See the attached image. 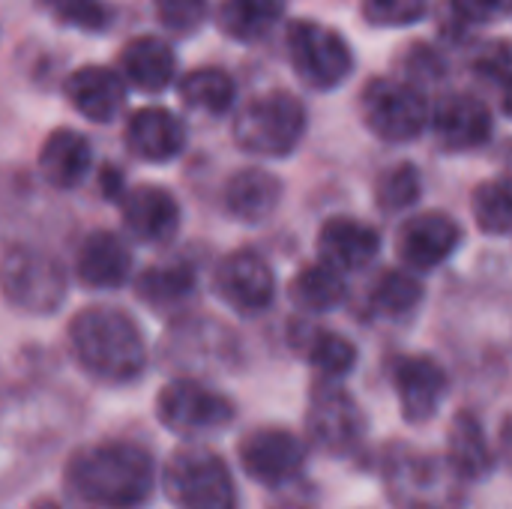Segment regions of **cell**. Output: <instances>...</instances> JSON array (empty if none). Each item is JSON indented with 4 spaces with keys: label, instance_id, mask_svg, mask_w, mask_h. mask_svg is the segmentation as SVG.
Wrapping results in <instances>:
<instances>
[{
    "label": "cell",
    "instance_id": "obj_2",
    "mask_svg": "<svg viewBox=\"0 0 512 509\" xmlns=\"http://www.w3.org/2000/svg\"><path fill=\"white\" fill-rule=\"evenodd\" d=\"M75 363L99 384L123 387L144 375L147 345L138 324L117 306H87L69 321Z\"/></svg>",
    "mask_w": 512,
    "mask_h": 509
},
{
    "label": "cell",
    "instance_id": "obj_11",
    "mask_svg": "<svg viewBox=\"0 0 512 509\" xmlns=\"http://www.w3.org/2000/svg\"><path fill=\"white\" fill-rule=\"evenodd\" d=\"M237 456L249 480L264 489H285L300 480L309 459V447L291 429L261 426L243 435Z\"/></svg>",
    "mask_w": 512,
    "mask_h": 509
},
{
    "label": "cell",
    "instance_id": "obj_23",
    "mask_svg": "<svg viewBox=\"0 0 512 509\" xmlns=\"http://www.w3.org/2000/svg\"><path fill=\"white\" fill-rule=\"evenodd\" d=\"M288 342L321 378L342 381L357 366V345L348 336L312 321H294L288 330Z\"/></svg>",
    "mask_w": 512,
    "mask_h": 509
},
{
    "label": "cell",
    "instance_id": "obj_26",
    "mask_svg": "<svg viewBox=\"0 0 512 509\" xmlns=\"http://www.w3.org/2000/svg\"><path fill=\"white\" fill-rule=\"evenodd\" d=\"M282 12L285 0H222L216 24L237 42H258L279 24Z\"/></svg>",
    "mask_w": 512,
    "mask_h": 509
},
{
    "label": "cell",
    "instance_id": "obj_25",
    "mask_svg": "<svg viewBox=\"0 0 512 509\" xmlns=\"http://www.w3.org/2000/svg\"><path fill=\"white\" fill-rule=\"evenodd\" d=\"M93 165L90 141L75 129H54L39 150V174L54 189H75Z\"/></svg>",
    "mask_w": 512,
    "mask_h": 509
},
{
    "label": "cell",
    "instance_id": "obj_29",
    "mask_svg": "<svg viewBox=\"0 0 512 509\" xmlns=\"http://www.w3.org/2000/svg\"><path fill=\"white\" fill-rule=\"evenodd\" d=\"M183 102L195 111H204V114H225L234 99H237V84L234 78L219 69V66H204V69H192L189 75L180 78L177 84Z\"/></svg>",
    "mask_w": 512,
    "mask_h": 509
},
{
    "label": "cell",
    "instance_id": "obj_20",
    "mask_svg": "<svg viewBox=\"0 0 512 509\" xmlns=\"http://www.w3.org/2000/svg\"><path fill=\"white\" fill-rule=\"evenodd\" d=\"M63 93L69 99V105L90 123H108L120 114L123 102H126V84L120 78V72L105 69V66H81L75 69L66 84Z\"/></svg>",
    "mask_w": 512,
    "mask_h": 509
},
{
    "label": "cell",
    "instance_id": "obj_6",
    "mask_svg": "<svg viewBox=\"0 0 512 509\" xmlns=\"http://www.w3.org/2000/svg\"><path fill=\"white\" fill-rule=\"evenodd\" d=\"M0 294L24 315H51L66 300V270L45 249L12 246L0 258Z\"/></svg>",
    "mask_w": 512,
    "mask_h": 509
},
{
    "label": "cell",
    "instance_id": "obj_22",
    "mask_svg": "<svg viewBox=\"0 0 512 509\" xmlns=\"http://www.w3.org/2000/svg\"><path fill=\"white\" fill-rule=\"evenodd\" d=\"M447 465L462 483H483L495 474L498 459L486 438V429L474 411H459L447 432Z\"/></svg>",
    "mask_w": 512,
    "mask_h": 509
},
{
    "label": "cell",
    "instance_id": "obj_35",
    "mask_svg": "<svg viewBox=\"0 0 512 509\" xmlns=\"http://www.w3.org/2000/svg\"><path fill=\"white\" fill-rule=\"evenodd\" d=\"M42 6L69 27L81 30H102L108 24V9L102 0H42Z\"/></svg>",
    "mask_w": 512,
    "mask_h": 509
},
{
    "label": "cell",
    "instance_id": "obj_1",
    "mask_svg": "<svg viewBox=\"0 0 512 509\" xmlns=\"http://www.w3.org/2000/svg\"><path fill=\"white\" fill-rule=\"evenodd\" d=\"M153 492L156 462L135 441L84 444L63 465V495L75 509H144Z\"/></svg>",
    "mask_w": 512,
    "mask_h": 509
},
{
    "label": "cell",
    "instance_id": "obj_18",
    "mask_svg": "<svg viewBox=\"0 0 512 509\" xmlns=\"http://www.w3.org/2000/svg\"><path fill=\"white\" fill-rule=\"evenodd\" d=\"M132 252L114 231H90L75 252V276L93 291H114L129 282Z\"/></svg>",
    "mask_w": 512,
    "mask_h": 509
},
{
    "label": "cell",
    "instance_id": "obj_31",
    "mask_svg": "<svg viewBox=\"0 0 512 509\" xmlns=\"http://www.w3.org/2000/svg\"><path fill=\"white\" fill-rule=\"evenodd\" d=\"M512 195L510 180L498 177V180H486L477 186L474 192V219L480 225L483 234L489 237H507L512 228Z\"/></svg>",
    "mask_w": 512,
    "mask_h": 509
},
{
    "label": "cell",
    "instance_id": "obj_15",
    "mask_svg": "<svg viewBox=\"0 0 512 509\" xmlns=\"http://www.w3.org/2000/svg\"><path fill=\"white\" fill-rule=\"evenodd\" d=\"M393 387L399 396V408L402 417L414 426L429 423L444 396H447V372L435 357L426 354H408V357H396L393 363Z\"/></svg>",
    "mask_w": 512,
    "mask_h": 509
},
{
    "label": "cell",
    "instance_id": "obj_28",
    "mask_svg": "<svg viewBox=\"0 0 512 509\" xmlns=\"http://www.w3.org/2000/svg\"><path fill=\"white\" fill-rule=\"evenodd\" d=\"M345 294H348L345 273H339L336 267H330L324 261L303 267L291 279V300L300 312H309V315L336 309L345 300Z\"/></svg>",
    "mask_w": 512,
    "mask_h": 509
},
{
    "label": "cell",
    "instance_id": "obj_36",
    "mask_svg": "<svg viewBox=\"0 0 512 509\" xmlns=\"http://www.w3.org/2000/svg\"><path fill=\"white\" fill-rule=\"evenodd\" d=\"M512 0H450L453 15L462 24H495L510 15Z\"/></svg>",
    "mask_w": 512,
    "mask_h": 509
},
{
    "label": "cell",
    "instance_id": "obj_33",
    "mask_svg": "<svg viewBox=\"0 0 512 509\" xmlns=\"http://www.w3.org/2000/svg\"><path fill=\"white\" fill-rule=\"evenodd\" d=\"M429 9V0H360V12L375 27L417 24Z\"/></svg>",
    "mask_w": 512,
    "mask_h": 509
},
{
    "label": "cell",
    "instance_id": "obj_37",
    "mask_svg": "<svg viewBox=\"0 0 512 509\" xmlns=\"http://www.w3.org/2000/svg\"><path fill=\"white\" fill-rule=\"evenodd\" d=\"M27 509H63L57 501H48V498H42V501H33Z\"/></svg>",
    "mask_w": 512,
    "mask_h": 509
},
{
    "label": "cell",
    "instance_id": "obj_30",
    "mask_svg": "<svg viewBox=\"0 0 512 509\" xmlns=\"http://www.w3.org/2000/svg\"><path fill=\"white\" fill-rule=\"evenodd\" d=\"M423 303V285L411 270H387L369 297V306L378 318L387 321H402L411 312H417V306Z\"/></svg>",
    "mask_w": 512,
    "mask_h": 509
},
{
    "label": "cell",
    "instance_id": "obj_16",
    "mask_svg": "<svg viewBox=\"0 0 512 509\" xmlns=\"http://www.w3.org/2000/svg\"><path fill=\"white\" fill-rule=\"evenodd\" d=\"M123 141L129 147V153L141 162H171L183 153L186 147V126L183 120L159 105H147L129 114L126 129H123Z\"/></svg>",
    "mask_w": 512,
    "mask_h": 509
},
{
    "label": "cell",
    "instance_id": "obj_17",
    "mask_svg": "<svg viewBox=\"0 0 512 509\" xmlns=\"http://www.w3.org/2000/svg\"><path fill=\"white\" fill-rule=\"evenodd\" d=\"M126 231L141 243H168L180 228V204L162 186H132L120 192Z\"/></svg>",
    "mask_w": 512,
    "mask_h": 509
},
{
    "label": "cell",
    "instance_id": "obj_13",
    "mask_svg": "<svg viewBox=\"0 0 512 509\" xmlns=\"http://www.w3.org/2000/svg\"><path fill=\"white\" fill-rule=\"evenodd\" d=\"M459 243H462L459 222L450 213L429 210V213H417L414 219L402 225L396 252H399V261L411 273H429L441 267L444 261H450Z\"/></svg>",
    "mask_w": 512,
    "mask_h": 509
},
{
    "label": "cell",
    "instance_id": "obj_19",
    "mask_svg": "<svg viewBox=\"0 0 512 509\" xmlns=\"http://www.w3.org/2000/svg\"><path fill=\"white\" fill-rule=\"evenodd\" d=\"M378 249H381V234L360 219L333 216L318 231V255L324 264L336 267L339 273H354L369 267L378 258Z\"/></svg>",
    "mask_w": 512,
    "mask_h": 509
},
{
    "label": "cell",
    "instance_id": "obj_14",
    "mask_svg": "<svg viewBox=\"0 0 512 509\" xmlns=\"http://www.w3.org/2000/svg\"><path fill=\"white\" fill-rule=\"evenodd\" d=\"M429 126L441 150L471 153L492 138V111L471 93H447L435 108H429Z\"/></svg>",
    "mask_w": 512,
    "mask_h": 509
},
{
    "label": "cell",
    "instance_id": "obj_24",
    "mask_svg": "<svg viewBox=\"0 0 512 509\" xmlns=\"http://www.w3.org/2000/svg\"><path fill=\"white\" fill-rule=\"evenodd\" d=\"M222 201L231 219L243 225H261L276 213L282 201V183L276 174L264 168H240L237 174L228 177Z\"/></svg>",
    "mask_w": 512,
    "mask_h": 509
},
{
    "label": "cell",
    "instance_id": "obj_10",
    "mask_svg": "<svg viewBox=\"0 0 512 509\" xmlns=\"http://www.w3.org/2000/svg\"><path fill=\"white\" fill-rule=\"evenodd\" d=\"M285 42L297 78L312 90H336L354 69V51L348 39L327 24L309 18L291 21Z\"/></svg>",
    "mask_w": 512,
    "mask_h": 509
},
{
    "label": "cell",
    "instance_id": "obj_5",
    "mask_svg": "<svg viewBox=\"0 0 512 509\" xmlns=\"http://www.w3.org/2000/svg\"><path fill=\"white\" fill-rule=\"evenodd\" d=\"M387 498L396 509H459L462 480L447 459L396 447L384 459Z\"/></svg>",
    "mask_w": 512,
    "mask_h": 509
},
{
    "label": "cell",
    "instance_id": "obj_9",
    "mask_svg": "<svg viewBox=\"0 0 512 509\" xmlns=\"http://www.w3.org/2000/svg\"><path fill=\"white\" fill-rule=\"evenodd\" d=\"M156 417L180 438H207L225 432L234 423L237 408L225 393L195 378H174L159 390Z\"/></svg>",
    "mask_w": 512,
    "mask_h": 509
},
{
    "label": "cell",
    "instance_id": "obj_12",
    "mask_svg": "<svg viewBox=\"0 0 512 509\" xmlns=\"http://www.w3.org/2000/svg\"><path fill=\"white\" fill-rule=\"evenodd\" d=\"M213 288L234 312L261 315L270 309V303L276 297V276L258 252L237 249L219 261Z\"/></svg>",
    "mask_w": 512,
    "mask_h": 509
},
{
    "label": "cell",
    "instance_id": "obj_32",
    "mask_svg": "<svg viewBox=\"0 0 512 509\" xmlns=\"http://www.w3.org/2000/svg\"><path fill=\"white\" fill-rule=\"evenodd\" d=\"M420 192H423L420 168L411 162H399V165L387 168L375 183V201L384 213L411 210L420 201Z\"/></svg>",
    "mask_w": 512,
    "mask_h": 509
},
{
    "label": "cell",
    "instance_id": "obj_27",
    "mask_svg": "<svg viewBox=\"0 0 512 509\" xmlns=\"http://www.w3.org/2000/svg\"><path fill=\"white\" fill-rule=\"evenodd\" d=\"M135 294L159 312L180 309L195 294V273L186 264H156L135 279Z\"/></svg>",
    "mask_w": 512,
    "mask_h": 509
},
{
    "label": "cell",
    "instance_id": "obj_4",
    "mask_svg": "<svg viewBox=\"0 0 512 509\" xmlns=\"http://www.w3.org/2000/svg\"><path fill=\"white\" fill-rule=\"evenodd\" d=\"M306 135V105L288 90H267L249 99L234 117V141L240 150L282 159L291 156Z\"/></svg>",
    "mask_w": 512,
    "mask_h": 509
},
{
    "label": "cell",
    "instance_id": "obj_21",
    "mask_svg": "<svg viewBox=\"0 0 512 509\" xmlns=\"http://www.w3.org/2000/svg\"><path fill=\"white\" fill-rule=\"evenodd\" d=\"M117 72H120L123 84H129L141 93H162L174 84L177 57L165 39L144 33V36H135L123 45Z\"/></svg>",
    "mask_w": 512,
    "mask_h": 509
},
{
    "label": "cell",
    "instance_id": "obj_7",
    "mask_svg": "<svg viewBox=\"0 0 512 509\" xmlns=\"http://www.w3.org/2000/svg\"><path fill=\"white\" fill-rule=\"evenodd\" d=\"M306 435L312 447L333 459L354 456L369 435L366 414L360 402L336 381V378H321L312 387L309 396V411H306Z\"/></svg>",
    "mask_w": 512,
    "mask_h": 509
},
{
    "label": "cell",
    "instance_id": "obj_8",
    "mask_svg": "<svg viewBox=\"0 0 512 509\" xmlns=\"http://www.w3.org/2000/svg\"><path fill=\"white\" fill-rule=\"evenodd\" d=\"M360 111L369 132L387 144H405L429 129V102L414 81L372 78L360 93Z\"/></svg>",
    "mask_w": 512,
    "mask_h": 509
},
{
    "label": "cell",
    "instance_id": "obj_3",
    "mask_svg": "<svg viewBox=\"0 0 512 509\" xmlns=\"http://www.w3.org/2000/svg\"><path fill=\"white\" fill-rule=\"evenodd\" d=\"M162 489L177 509H237L228 462L201 444L177 447L162 468Z\"/></svg>",
    "mask_w": 512,
    "mask_h": 509
},
{
    "label": "cell",
    "instance_id": "obj_34",
    "mask_svg": "<svg viewBox=\"0 0 512 509\" xmlns=\"http://www.w3.org/2000/svg\"><path fill=\"white\" fill-rule=\"evenodd\" d=\"M207 0H156L159 24L174 36L195 33L207 18Z\"/></svg>",
    "mask_w": 512,
    "mask_h": 509
}]
</instances>
